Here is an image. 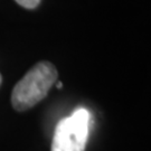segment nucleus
<instances>
[{"label": "nucleus", "instance_id": "obj_1", "mask_svg": "<svg viewBox=\"0 0 151 151\" xmlns=\"http://www.w3.org/2000/svg\"><path fill=\"white\" fill-rule=\"evenodd\" d=\"M57 77V70L52 63L46 60L37 63L14 87L11 93L12 106L17 111L32 108L47 95Z\"/></svg>", "mask_w": 151, "mask_h": 151}, {"label": "nucleus", "instance_id": "obj_2", "mask_svg": "<svg viewBox=\"0 0 151 151\" xmlns=\"http://www.w3.org/2000/svg\"><path fill=\"white\" fill-rule=\"evenodd\" d=\"M91 122V113L84 108L62 119L55 128L52 151H84Z\"/></svg>", "mask_w": 151, "mask_h": 151}, {"label": "nucleus", "instance_id": "obj_3", "mask_svg": "<svg viewBox=\"0 0 151 151\" xmlns=\"http://www.w3.org/2000/svg\"><path fill=\"white\" fill-rule=\"evenodd\" d=\"M17 4H19L20 6H22L24 8H27V9H34L36 8L40 0H16Z\"/></svg>", "mask_w": 151, "mask_h": 151}, {"label": "nucleus", "instance_id": "obj_4", "mask_svg": "<svg viewBox=\"0 0 151 151\" xmlns=\"http://www.w3.org/2000/svg\"><path fill=\"white\" fill-rule=\"evenodd\" d=\"M57 87H58V88H62V87H63V83H62V82H57Z\"/></svg>", "mask_w": 151, "mask_h": 151}, {"label": "nucleus", "instance_id": "obj_5", "mask_svg": "<svg viewBox=\"0 0 151 151\" xmlns=\"http://www.w3.org/2000/svg\"><path fill=\"white\" fill-rule=\"evenodd\" d=\"M1 80H2V78H1V75H0V84H1Z\"/></svg>", "mask_w": 151, "mask_h": 151}]
</instances>
